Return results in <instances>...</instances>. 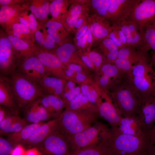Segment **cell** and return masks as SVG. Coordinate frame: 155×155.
<instances>
[{
	"label": "cell",
	"mask_w": 155,
	"mask_h": 155,
	"mask_svg": "<svg viewBox=\"0 0 155 155\" xmlns=\"http://www.w3.org/2000/svg\"><path fill=\"white\" fill-rule=\"evenodd\" d=\"M41 100L51 119L59 118L66 108L62 98L54 95L45 94L41 97Z\"/></svg>",
	"instance_id": "18"
},
{
	"label": "cell",
	"mask_w": 155,
	"mask_h": 155,
	"mask_svg": "<svg viewBox=\"0 0 155 155\" xmlns=\"http://www.w3.org/2000/svg\"><path fill=\"white\" fill-rule=\"evenodd\" d=\"M44 27L47 33L53 37L55 42L59 43L60 41V38L58 34L57 31L62 28V24L56 21L49 20L46 23Z\"/></svg>",
	"instance_id": "36"
},
{
	"label": "cell",
	"mask_w": 155,
	"mask_h": 155,
	"mask_svg": "<svg viewBox=\"0 0 155 155\" xmlns=\"http://www.w3.org/2000/svg\"><path fill=\"white\" fill-rule=\"evenodd\" d=\"M9 79L15 103L18 108H24L34 100L45 95L38 84L16 70Z\"/></svg>",
	"instance_id": "3"
},
{
	"label": "cell",
	"mask_w": 155,
	"mask_h": 155,
	"mask_svg": "<svg viewBox=\"0 0 155 155\" xmlns=\"http://www.w3.org/2000/svg\"><path fill=\"white\" fill-rule=\"evenodd\" d=\"M150 155H155V143L152 145L151 149Z\"/></svg>",
	"instance_id": "60"
},
{
	"label": "cell",
	"mask_w": 155,
	"mask_h": 155,
	"mask_svg": "<svg viewBox=\"0 0 155 155\" xmlns=\"http://www.w3.org/2000/svg\"><path fill=\"white\" fill-rule=\"evenodd\" d=\"M88 36V30L85 34L77 41V45L79 46L82 47L84 46L87 40Z\"/></svg>",
	"instance_id": "50"
},
{
	"label": "cell",
	"mask_w": 155,
	"mask_h": 155,
	"mask_svg": "<svg viewBox=\"0 0 155 155\" xmlns=\"http://www.w3.org/2000/svg\"><path fill=\"white\" fill-rule=\"evenodd\" d=\"M130 71L134 86L142 93V98H155V72L151 66L142 62L133 66Z\"/></svg>",
	"instance_id": "5"
},
{
	"label": "cell",
	"mask_w": 155,
	"mask_h": 155,
	"mask_svg": "<svg viewBox=\"0 0 155 155\" xmlns=\"http://www.w3.org/2000/svg\"><path fill=\"white\" fill-rule=\"evenodd\" d=\"M34 36L35 40L40 46L38 50L49 52L54 48L55 41L53 37L47 33L44 26H38Z\"/></svg>",
	"instance_id": "24"
},
{
	"label": "cell",
	"mask_w": 155,
	"mask_h": 155,
	"mask_svg": "<svg viewBox=\"0 0 155 155\" xmlns=\"http://www.w3.org/2000/svg\"><path fill=\"white\" fill-rule=\"evenodd\" d=\"M131 53L129 57L117 58L115 60V65L119 69L124 71H130L133 66L132 64L135 61Z\"/></svg>",
	"instance_id": "37"
},
{
	"label": "cell",
	"mask_w": 155,
	"mask_h": 155,
	"mask_svg": "<svg viewBox=\"0 0 155 155\" xmlns=\"http://www.w3.org/2000/svg\"><path fill=\"white\" fill-rule=\"evenodd\" d=\"M16 68L17 72L37 84L44 76L49 75L35 55L18 61Z\"/></svg>",
	"instance_id": "8"
},
{
	"label": "cell",
	"mask_w": 155,
	"mask_h": 155,
	"mask_svg": "<svg viewBox=\"0 0 155 155\" xmlns=\"http://www.w3.org/2000/svg\"><path fill=\"white\" fill-rule=\"evenodd\" d=\"M144 133L148 132L155 124V99L154 97L142 98L138 115Z\"/></svg>",
	"instance_id": "12"
},
{
	"label": "cell",
	"mask_w": 155,
	"mask_h": 155,
	"mask_svg": "<svg viewBox=\"0 0 155 155\" xmlns=\"http://www.w3.org/2000/svg\"><path fill=\"white\" fill-rule=\"evenodd\" d=\"M110 39L115 43L118 46H120L122 44V43L120 40L117 38L114 32H111L109 35Z\"/></svg>",
	"instance_id": "53"
},
{
	"label": "cell",
	"mask_w": 155,
	"mask_h": 155,
	"mask_svg": "<svg viewBox=\"0 0 155 155\" xmlns=\"http://www.w3.org/2000/svg\"><path fill=\"white\" fill-rule=\"evenodd\" d=\"M14 21L28 26L34 33L37 29L38 24L36 18L29 8H22Z\"/></svg>",
	"instance_id": "29"
},
{
	"label": "cell",
	"mask_w": 155,
	"mask_h": 155,
	"mask_svg": "<svg viewBox=\"0 0 155 155\" xmlns=\"http://www.w3.org/2000/svg\"><path fill=\"white\" fill-rule=\"evenodd\" d=\"M146 27L144 38L146 50L152 49L155 51V24H147Z\"/></svg>",
	"instance_id": "35"
},
{
	"label": "cell",
	"mask_w": 155,
	"mask_h": 155,
	"mask_svg": "<svg viewBox=\"0 0 155 155\" xmlns=\"http://www.w3.org/2000/svg\"><path fill=\"white\" fill-rule=\"evenodd\" d=\"M152 145L155 143V124L148 131Z\"/></svg>",
	"instance_id": "51"
},
{
	"label": "cell",
	"mask_w": 155,
	"mask_h": 155,
	"mask_svg": "<svg viewBox=\"0 0 155 155\" xmlns=\"http://www.w3.org/2000/svg\"><path fill=\"white\" fill-rule=\"evenodd\" d=\"M80 88L81 93L88 100L98 106L102 100L97 85L91 80L87 79L81 83Z\"/></svg>",
	"instance_id": "23"
},
{
	"label": "cell",
	"mask_w": 155,
	"mask_h": 155,
	"mask_svg": "<svg viewBox=\"0 0 155 155\" xmlns=\"http://www.w3.org/2000/svg\"><path fill=\"white\" fill-rule=\"evenodd\" d=\"M101 71L103 75L100 79L99 82L101 86H104L108 84L111 77H115L118 75L119 69L115 65L106 64L102 67Z\"/></svg>",
	"instance_id": "33"
},
{
	"label": "cell",
	"mask_w": 155,
	"mask_h": 155,
	"mask_svg": "<svg viewBox=\"0 0 155 155\" xmlns=\"http://www.w3.org/2000/svg\"><path fill=\"white\" fill-rule=\"evenodd\" d=\"M106 142L111 155H150L152 145L148 132L136 136L120 134L111 129Z\"/></svg>",
	"instance_id": "1"
},
{
	"label": "cell",
	"mask_w": 155,
	"mask_h": 155,
	"mask_svg": "<svg viewBox=\"0 0 155 155\" xmlns=\"http://www.w3.org/2000/svg\"><path fill=\"white\" fill-rule=\"evenodd\" d=\"M111 129L120 134L133 136H141L146 133L143 131L142 123L138 115L124 117L118 127Z\"/></svg>",
	"instance_id": "14"
},
{
	"label": "cell",
	"mask_w": 155,
	"mask_h": 155,
	"mask_svg": "<svg viewBox=\"0 0 155 155\" xmlns=\"http://www.w3.org/2000/svg\"><path fill=\"white\" fill-rule=\"evenodd\" d=\"M111 129L106 125L97 122L90 127L67 138L73 152L95 145L108 139Z\"/></svg>",
	"instance_id": "4"
},
{
	"label": "cell",
	"mask_w": 155,
	"mask_h": 155,
	"mask_svg": "<svg viewBox=\"0 0 155 155\" xmlns=\"http://www.w3.org/2000/svg\"><path fill=\"white\" fill-rule=\"evenodd\" d=\"M7 37L11 43L14 53L18 61L36 55L38 49L34 45H32L30 41L9 34Z\"/></svg>",
	"instance_id": "16"
},
{
	"label": "cell",
	"mask_w": 155,
	"mask_h": 155,
	"mask_svg": "<svg viewBox=\"0 0 155 155\" xmlns=\"http://www.w3.org/2000/svg\"><path fill=\"white\" fill-rule=\"evenodd\" d=\"M18 112L8 109V113L4 119L0 122V131L7 126L21 119Z\"/></svg>",
	"instance_id": "39"
},
{
	"label": "cell",
	"mask_w": 155,
	"mask_h": 155,
	"mask_svg": "<svg viewBox=\"0 0 155 155\" xmlns=\"http://www.w3.org/2000/svg\"><path fill=\"white\" fill-rule=\"evenodd\" d=\"M65 66V74L69 80L82 83L87 79L86 75L82 72L80 65L71 63Z\"/></svg>",
	"instance_id": "31"
},
{
	"label": "cell",
	"mask_w": 155,
	"mask_h": 155,
	"mask_svg": "<svg viewBox=\"0 0 155 155\" xmlns=\"http://www.w3.org/2000/svg\"><path fill=\"white\" fill-rule=\"evenodd\" d=\"M35 55L49 75L69 80L65 74V66L55 54L50 52L38 50Z\"/></svg>",
	"instance_id": "10"
},
{
	"label": "cell",
	"mask_w": 155,
	"mask_h": 155,
	"mask_svg": "<svg viewBox=\"0 0 155 155\" xmlns=\"http://www.w3.org/2000/svg\"><path fill=\"white\" fill-rule=\"evenodd\" d=\"M14 148V146L7 139L0 136V155H9Z\"/></svg>",
	"instance_id": "42"
},
{
	"label": "cell",
	"mask_w": 155,
	"mask_h": 155,
	"mask_svg": "<svg viewBox=\"0 0 155 155\" xmlns=\"http://www.w3.org/2000/svg\"><path fill=\"white\" fill-rule=\"evenodd\" d=\"M0 105L11 111L18 112L13 98L9 79L2 75L0 78Z\"/></svg>",
	"instance_id": "20"
},
{
	"label": "cell",
	"mask_w": 155,
	"mask_h": 155,
	"mask_svg": "<svg viewBox=\"0 0 155 155\" xmlns=\"http://www.w3.org/2000/svg\"><path fill=\"white\" fill-rule=\"evenodd\" d=\"M22 8L12 4L1 6L0 8V22L8 25L16 19Z\"/></svg>",
	"instance_id": "27"
},
{
	"label": "cell",
	"mask_w": 155,
	"mask_h": 155,
	"mask_svg": "<svg viewBox=\"0 0 155 155\" xmlns=\"http://www.w3.org/2000/svg\"><path fill=\"white\" fill-rule=\"evenodd\" d=\"M129 88L120 87L114 96L117 109L124 117L138 115L142 97L137 96Z\"/></svg>",
	"instance_id": "6"
},
{
	"label": "cell",
	"mask_w": 155,
	"mask_h": 155,
	"mask_svg": "<svg viewBox=\"0 0 155 155\" xmlns=\"http://www.w3.org/2000/svg\"><path fill=\"white\" fill-rule=\"evenodd\" d=\"M59 118L51 120L39 127L20 145L26 148H35L56 130Z\"/></svg>",
	"instance_id": "11"
},
{
	"label": "cell",
	"mask_w": 155,
	"mask_h": 155,
	"mask_svg": "<svg viewBox=\"0 0 155 155\" xmlns=\"http://www.w3.org/2000/svg\"><path fill=\"white\" fill-rule=\"evenodd\" d=\"M88 29V26H85L81 28L77 32L76 37L77 39L79 40L86 33Z\"/></svg>",
	"instance_id": "49"
},
{
	"label": "cell",
	"mask_w": 155,
	"mask_h": 155,
	"mask_svg": "<svg viewBox=\"0 0 155 155\" xmlns=\"http://www.w3.org/2000/svg\"><path fill=\"white\" fill-rule=\"evenodd\" d=\"M12 2L10 0H0V4L2 6L7 5L12 3Z\"/></svg>",
	"instance_id": "57"
},
{
	"label": "cell",
	"mask_w": 155,
	"mask_h": 155,
	"mask_svg": "<svg viewBox=\"0 0 155 155\" xmlns=\"http://www.w3.org/2000/svg\"><path fill=\"white\" fill-rule=\"evenodd\" d=\"M8 109L5 107L0 105V122L3 120L7 115Z\"/></svg>",
	"instance_id": "52"
},
{
	"label": "cell",
	"mask_w": 155,
	"mask_h": 155,
	"mask_svg": "<svg viewBox=\"0 0 155 155\" xmlns=\"http://www.w3.org/2000/svg\"><path fill=\"white\" fill-rule=\"evenodd\" d=\"M44 123V122H42L38 123L29 124L19 131L7 134V140L15 147L20 145L27 140L34 131Z\"/></svg>",
	"instance_id": "22"
},
{
	"label": "cell",
	"mask_w": 155,
	"mask_h": 155,
	"mask_svg": "<svg viewBox=\"0 0 155 155\" xmlns=\"http://www.w3.org/2000/svg\"><path fill=\"white\" fill-rule=\"evenodd\" d=\"M152 63L154 66V69H155V52L152 56Z\"/></svg>",
	"instance_id": "62"
},
{
	"label": "cell",
	"mask_w": 155,
	"mask_h": 155,
	"mask_svg": "<svg viewBox=\"0 0 155 155\" xmlns=\"http://www.w3.org/2000/svg\"><path fill=\"white\" fill-rule=\"evenodd\" d=\"M90 28H88L87 40L89 43H91L92 42V38Z\"/></svg>",
	"instance_id": "58"
},
{
	"label": "cell",
	"mask_w": 155,
	"mask_h": 155,
	"mask_svg": "<svg viewBox=\"0 0 155 155\" xmlns=\"http://www.w3.org/2000/svg\"><path fill=\"white\" fill-rule=\"evenodd\" d=\"M134 16L137 20L146 24H155V0H146L135 8Z\"/></svg>",
	"instance_id": "21"
},
{
	"label": "cell",
	"mask_w": 155,
	"mask_h": 155,
	"mask_svg": "<svg viewBox=\"0 0 155 155\" xmlns=\"http://www.w3.org/2000/svg\"><path fill=\"white\" fill-rule=\"evenodd\" d=\"M22 146L18 145L15 147L14 150L11 154V155H21L22 152Z\"/></svg>",
	"instance_id": "55"
},
{
	"label": "cell",
	"mask_w": 155,
	"mask_h": 155,
	"mask_svg": "<svg viewBox=\"0 0 155 155\" xmlns=\"http://www.w3.org/2000/svg\"><path fill=\"white\" fill-rule=\"evenodd\" d=\"M49 3L45 0L33 1L29 6L30 9L40 21H45L49 13Z\"/></svg>",
	"instance_id": "26"
},
{
	"label": "cell",
	"mask_w": 155,
	"mask_h": 155,
	"mask_svg": "<svg viewBox=\"0 0 155 155\" xmlns=\"http://www.w3.org/2000/svg\"><path fill=\"white\" fill-rule=\"evenodd\" d=\"M103 96L105 101L102 100L98 106L99 115L109 123L111 128L116 127L119 125L123 117L111 100L106 96Z\"/></svg>",
	"instance_id": "15"
},
{
	"label": "cell",
	"mask_w": 155,
	"mask_h": 155,
	"mask_svg": "<svg viewBox=\"0 0 155 155\" xmlns=\"http://www.w3.org/2000/svg\"><path fill=\"white\" fill-rule=\"evenodd\" d=\"M89 58L97 67H99L102 62V59L98 53L95 52H91L88 54Z\"/></svg>",
	"instance_id": "45"
},
{
	"label": "cell",
	"mask_w": 155,
	"mask_h": 155,
	"mask_svg": "<svg viewBox=\"0 0 155 155\" xmlns=\"http://www.w3.org/2000/svg\"><path fill=\"white\" fill-rule=\"evenodd\" d=\"M65 108L98 112V106L88 101L81 93L72 100Z\"/></svg>",
	"instance_id": "25"
},
{
	"label": "cell",
	"mask_w": 155,
	"mask_h": 155,
	"mask_svg": "<svg viewBox=\"0 0 155 155\" xmlns=\"http://www.w3.org/2000/svg\"><path fill=\"white\" fill-rule=\"evenodd\" d=\"M105 47L109 51V52L115 51L118 49V46L110 39L106 38L103 41Z\"/></svg>",
	"instance_id": "46"
},
{
	"label": "cell",
	"mask_w": 155,
	"mask_h": 155,
	"mask_svg": "<svg viewBox=\"0 0 155 155\" xmlns=\"http://www.w3.org/2000/svg\"><path fill=\"white\" fill-rule=\"evenodd\" d=\"M66 81L54 76L46 75L42 78L37 84L45 94L62 98L64 84Z\"/></svg>",
	"instance_id": "17"
},
{
	"label": "cell",
	"mask_w": 155,
	"mask_h": 155,
	"mask_svg": "<svg viewBox=\"0 0 155 155\" xmlns=\"http://www.w3.org/2000/svg\"><path fill=\"white\" fill-rule=\"evenodd\" d=\"M35 148L42 155H70L73 152L67 138L56 130Z\"/></svg>",
	"instance_id": "7"
},
{
	"label": "cell",
	"mask_w": 155,
	"mask_h": 155,
	"mask_svg": "<svg viewBox=\"0 0 155 155\" xmlns=\"http://www.w3.org/2000/svg\"><path fill=\"white\" fill-rule=\"evenodd\" d=\"M90 29L92 34L98 38H101L108 34L106 29L97 22L92 24L90 27Z\"/></svg>",
	"instance_id": "41"
},
{
	"label": "cell",
	"mask_w": 155,
	"mask_h": 155,
	"mask_svg": "<svg viewBox=\"0 0 155 155\" xmlns=\"http://www.w3.org/2000/svg\"><path fill=\"white\" fill-rule=\"evenodd\" d=\"M82 7L81 5H77L72 8L70 12V17L78 19L81 12Z\"/></svg>",
	"instance_id": "47"
},
{
	"label": "cell",
	"mask_w": 155,
	"mask_h": 155,
	"mask_svg": "<svg viewBox=\"0 0 155 155\" xmlns=\"http://www.w3.org/2000/svg\"><path fill=\"white\" fill-rule=\"evenodd\" d=\"M92 4L100 15L104 16L106 14L109 7V0H93Z\"/></svg>",
	"instance_id": "40"
},
{
	"label": "cell",
	"mask_w": 155,
	"mask_h": 155,
	"mask_svg": "<svg viewBox=\"0 0 155 155\" xmlns=\"http://www.w3.org/2000/svg\"><path fill=\"white\" fill-rule=\"evenodd\" d=\"M154 98H155V97Z\"/></svg>",
	"instance_id": "63"
},
{
	"label": "cell",
	"mask_w": 155,
	"mask_h": 155,
	"mask_svg": "<svg viewBox=\"0 0 155 155\" xmlns=\"http://www.w3.org/2000/svg\"><path fill=\"white\" fill-rule=\"evenodd\" d=\"M8 25L9 33L8 34L30 41L28 40V37L32 32L28 26L16 21H14Z\"/></svg>",
	"instance_id": "30"
},
{
	"label": "cell",
	"mask_w": 155,
	"mask_h": 155,
	"mask_svg": "<svg viewBox=\"0 0 155 155\" xmlns=\"http://www.w3.org/2000/svg\"><path fill=\"white\" fill-rule=\"evenodd\" d=\"M26 155H37V154L35 150H31L28 152Z\"/></svg>",
	"instance_id": "61"
},
{
	"label": "cell",
	"mask_w": 155,
	"mask_h": 155,
	"mask_svg": "<svg viewBox=\"0 0 155 155\" xmlns=\"http://www.w3.org/2000/svg\"><path fill=\"white\" fill-rule=\"evenodd\" d=\"M63 3V0H54L49 4V13L53 17L55 18L58 17L61 12Z\"/></svg>",
	"instance_id": "43"
},
{
	"label": "cell",
	"mask_w": 155,
	"mask_h": 155,
	"mask_svg": "<svg viewBox=\"0 0 155 155\" xmlns=\"http://www.w3.org/2000/svg\"><path fill=\"white\" fill-rule=\"evenodd\" d=\"M119 51L118 50L113 51L110 52L107 54V57L111 60H115L117 58Z\"/></svg>",
	"instance_id": "54"
},
{
	"label": "cell",
	"mask_w": 155,
	"mask_h": 155,
	"mask_svg": "<svg viewBox=\"0 0 155 155\" xmlns=\"http://www.w3.org/2000/svg\"><path fill=\"white\" fill-rule=\"evenodd\" d=\"M81 93L80 88L75 86L74 82L67 80L65 84L61 95V98L65 103L66 107L72 100Z\"/></svg>",
	"instance_id": "32"
},
{
	"label": "cell",
	"mask_w": 155,
	"mask_h": 155,
	"mask_svg": "<svg viewBox=\"0 0 155 155\" xmlns=\"http://www.w3.org/2000/svg\"><path fill=\"white\" fill-rule=\"evenodd\" d=\"M118 34L119 39L122 43H125L126 42V38L122 32L121 30H119Z\"/></svg>",
	"instance_id": "56"
},
{
	"label": "cell",
	"mask_w": 155,
	"mask_h": 155,
	"mask_svg": "<svg viewBox=\"0 0 155 155\" xmlns=\"http://www.w3.org/2000/svg\"><path fill=\"white\" fill-rule=\"evenodd\" d=\"M24 109V119L28 123H36L51 120L42 104L41 97L32 101Z\"/></svg>",
	"instance_id": "13"
},
{
	"label": "cell",
	"mask_w": 155,
	"mask_h": 155,
	"mask_svg": "<svg viewBox=\"0 0 155 155\" xmlns=\"http://www.w3.org/2000/svg\"><path fill=\"white\" fill-rule=\"evenodd\" d=\"M83 22V19L80 18L75 23L74 26L75 27L78 28L81 26Z\"/></svg>",
	"instance_id": "59"
},
{
	"label": "cell",
	"mask_w": 155,
	"mask_h": 155,
	"mask_svg": "<svg viewBox=\"0 0 155 155\" xmlns=\"http://www.w3.org/2000/svg\"><path fill=\"white\" fill-rule=\"evenodd\" d=\"M106 140L73 152L70 155H111L106 145Z\"/></svg>",
	"instance_id": "28"
},
{
	"label": "cell",
	"mask_w": 155,
	"mask_h": 155,
	"mask_svg": "<svg viewBox=\"0 0 155 155\" xmlns=\"http://www.w3.org/2000/svg\"><path fill=\"white\" fill-rule=\"evenodd\" d=\"M126 1L124 0H109V5L108 12L113 13L118 9L120 6Z\"/></svg>",
	"instance_id": "44"
},
{
	"label": "cell",
	"mask_w": 155,
	"mask_h": 155,
	"mask_svg": "<svg viewBox=\"0 0 155 155\" xmlns=\"http://www.w3.org/2000/svg\"><path fill=\"white\" fill-rule=\"evenodd\" d=\"M98 115V112L65 108L56 131L67 138L90 127L97 122Z\"/></svg>",
	"instance_id": "2"
},
{
	"label": "cell",
	"mask_w": 155,
	"mask_h": 155,
	"mask_svg": "<svg viewBox=\"0 0 155 155\" xmlns=\"http://www.w3.org/2000/svg\"><path fill=\"white\" fill-rule=\"evenodd\" d=\"M121 30L123 33L127 43L135 44L139 41L140 36L136 32L135 27L133 24L123 25Z\"/></svg>",
	"instance_id": "34"
},
{
	"label": "cell",
	"mask_w": 155,
	"mask_h": 155,
	"mask_svg": "<svg viewBox=\"0 0 155 155\" xmlns=\"http://www.w3.org/2000/svg\"><path fill=\"white\" fill-rule=\"evenodd\" d=\"M28 124V123L24 119L22 118L21 119L7 126L0 131V135H7L17 132Z\"/></svg>",
	"instance_id": "38"
},
{
	"label": "cell",
	"mask_w": 155,
	"mask_h": 155,
	"mask_svg": "<svg viewBox=\"0 0 155 155\" xmlns=\"http://www.w3.org/2000/svg\"><path fill=\"white\" fill-rule=\"evenodd\" d=\"M81 59L86 66L89 68H93V62L88 57L84 55L82 57Z\"/></svg>",
	"instance_id": "48"
},
{
	"label": "cell",
	"mask_w": 155,
	"mask_h": 155,
	"mask_svg": "<svg viewBox=\"0 0 155 155\" xmlns=\"http://www.w3.org/2000/svg\"><path fill=\"white\" fill-rule=\"evenodd\" d=\"M7 37L0 39V68L1 75L7 76L15 70L18 62Z\"/></svg>",
	"instance_id": "9"
},
{
	"label": "cell",
	"mask_w": 155,
	"mask_h": 155,
	"mask_svg": "<svg viewBox=\"0 0 155 155\" xmlns=\"http://www.w3.org/2000/svg\"><path fill=\"white\" fill-rule=\"evenodd\" d=\"M75 50V47L73 44L66 43L57 48L54 54L65 66L69 64L75 63L85 67L86 65L76 55Z\"/></svg>",
	"instance_id": "19"
}]
</instances>
